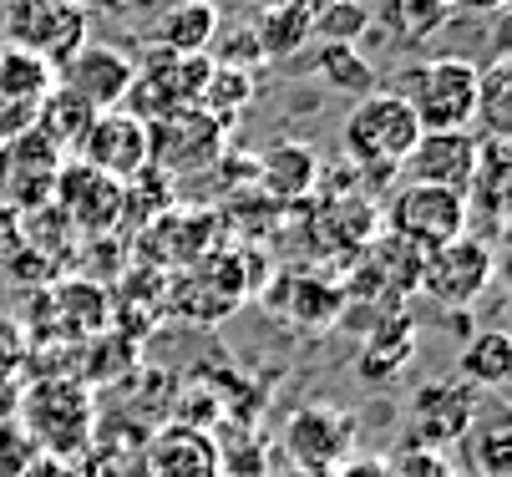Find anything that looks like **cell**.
I'll list each match as a JSON object with an SVG mask.
<instances>
[{"instance_id": "cell-1", "label": "cell", "mask_w": 512, "mask_h": 477, "mask_svg": "<svg viewBox=\"0 0 512 477\" xmlns=\"http://www.w3.org/2000/svg\"><path fill=\"white\" fill-rule=\"evenodd\" d=\"M97 412H92V391L82 381H36L21 396V432L41 457L71 462L82 457L92 442Z\"/></svg>"}, {"instance_id": "cell-2", "label": "cell", "mask_w": 512, "mask_h": 477, "mask_svg": "<svg viewBox=\"0 0 512 477\" xmlns=\"http://www.w3.org/2000/svg\"><path fill=\"white\" fill-rule=\"evenodd\" d=\"M340 138H345L350 163H360L365 173H396L421 138V122L401 92H365L355 97Z\"/></svg>"}, {"instance_id": "cell-3", "label": "cell", "mask_w": 512, "mask_h": 477, "mask_svg": "<svg viewBox=\"0 0 512 477\" xmlns=\"http://www.w3.org/2000/svg\"><path fill=\"white\" fill-rule=\"evenodd\" d=\"M421 132H457L477 117V66L467 56H431L401 82Z\"/></svg>"}, {"instance_id": "cell-4", "label": "cell", "mask_w": 512, "mask_h": 477, "mask_svg": "<svg viewBox=\"0 0 512 477\" xmlns=\"http://www.w3.org/2000/svg\"><path fill=\"white\" fill-rule=\"evenodd\" d=\"M229 148V122L213 117L208 107H183L158 122H148V168L163 178H188L224 158Z\"/></svg>"}, {"instance_id": "cell-5", "label": "cell", "mask_w": 512, "mask_h": 477, "mask_svg": "<svg viewBox=\"0 0 512 477\" xmlns=\"http://www.w3.org/2000/svg\"><path fill=\"white\" fill-rule=\"evenodd\" d=\"M213 61L208 56H173V51H148V61H137L132 87L122 97V112H132L137 122H158L168 112L198 107L203 87H208Z\"/></svg>"}, {"instance_id": "cell-6", "label": "cell", "mask_w": 512, "mask_h": 477, "mask_svg": "<svg viewBox=\"0 0 512 477\" xmlns=\"http://www.w3.org/2000/svg\"><path fill=\"white\" fill-rule=\"evenodd\" d=\"M497 275V254L487 239H452L442 249H426V264H421V295H431V305L442 310H472L482 300V290L492 285Z\"/></svg>"}, {"instance_id": "cell-7", "label": "cell", "mask_w": 512, "mask_h": 477, "mask_svg": "<svg viewBox=\"0 0 512 477\" xmlns=\"http://www.w3.org/2000/svg\"><path fill=\"white\" fill-rule=\"evenodd\" d=\"M51 203L61 209V219L82 234H112L127 214V183L87 168L82 158H66L51 188Z\"/></svg>"}, {"instance_id": "cell-8", "label": "cell", "mask_w": 512, "mask_h": 477, "mask_svg": "<svg viewBox=\"0 0 512 477\" xmlns=\"http://www.w3.org/2000/svg\"><path fill=\"white\" fill-rule=\"evenodd\" d=\"M391 234H401L421 249H442L467 234V198L452 188L406 183L391 203Z\"/></svg>"}, {"instance_id": "cell-9", "label": "cell", "mask_w": 512, "mask_h": 477, "mask_svg": "<svg viewBox=\"0 0 512 477\" xmlns=\"http://www.w3.org/2000/svg\"><path fill=\"white\" fill-rule=\"evenodd\" d=\"M87 168L117 178V183H137L142 173H148V122H137L132 112L112 107V112H97L87 138L77 143V153Z\"/></svg>"}, {"instance_id": "cell-10", "label": "cell", "mask_w": 512, "mask_h": 477, "mask_svg": "<svg viewBox=\"0 0 512 477\" xmlns=\"http://www.w3.org/2000/svg\"><path fill=\"white\" fill-rule=\"evenodd\" d=\"M477 422V391L462 381V376H447V381H431L416 391L411 401V447H426V452H442L452 442L467 437V427Z\"/></svg>"}, {"instance_id": "cell-11", "label": "cell", "mask_w": 512, "mask_h": 477, "mask_svg": "<svg viewBox=\"0 0 512 477\" xmlns=\"http://www.w3.org/2000/svg\"><path fill=\"white\" fill-rule=\"evenodd\" d=\"M132 72H137V61L122 56L117 46H97V41H82L77 51H71L61 61V87L66 92H77L92 112H112L122 107L127 87H132Z\"/></svg>"}, {"instance_id": "cell-12", "label": "cell", "mask_w": 512, "mask_h": 477, "mask_svg": "<svg viewBox=\"0 0 512 477\" xmlns=\"http://www.w3.org/2000/svg\"><path fill=\"white\" fill-rule=\"evenodd\" d=\"M11 36H16V46L61 66L87 41V16L71 6V0H16L11 6Z\"/></svg>"}, {"instance_id": "cell-13", "label": "cell", "mask_w": 512, "mask_h": 477, "mask_svg": "<svg viewBox=\"0 0 512 477\" xmlns=\"http://www.w3.org/2000/svg\"><path fill=\"white\" fill-rule=\"evenodd\" d=\"M477 143H482V138H477L472 127H457V132H421L401 168L411 173V183H431V188L467 193V188H472V173H477Z\"/></svg>"}, {"instance_id": "cell-14", "label": "cell", "mask_w": 512, "mask_h": 477, "mask_svg": "<svg viewBox=\"0 0 512 477\" xmlns=\"http://www.w3.org/2000/svg\"><path fill=\"white\" fill-rule=\"evenodd\" d=\"M350 442H355V417L335 412V406H305L284 427V447L295 457V467L335 472L340 462H350Z\"/></svg>"}, {"instance_id": "cell-15", "label": "cell", "mask_w": 512, "mask_h": 477, "mask_svg": "<svg viewBox=\"0 0 512 477\" xmlns=\"http://www.w3.org/2000/svg\"><path fill=\"white\" fill-rule=\"evenodd\" d=\"M61 163H66V153L51 148L36 127L11 138L6 143V203L11 209H46Z\"/></svg>"}, {"instance_id": "cell-16", "label": "cell", "mask_w": 512, "mask_h": 477, "mask_svg": "<svg viewBox=\"0 0 512 477\" xmlns=\"http://www.w3.org/2000/svg\"><path fill=\"white\" fill-rule=\"evenodd\" d=\"M148 477H224V457L208 432L168 427L148 447Z\"/></svg>"}, {"instance_id": "cell-17", "label": "cell", "mask_w": 512, "mask_h": 477, "mask_svg": "<svg viewBox=\"0 0 512 477\" xmlns=\"http://www.w3.org/2000/svg\"><path fill=\"white\" fill-rule=\"evenodd\" d=\"M218 6L208 0H178L168 6L153 26V46L158 51H173V56H208V46L218 41Z\"/></svg>"}, {"instance_id": "cell-18", "label": "cell", "mask_w": 512, "mask_h": 477, "mask_svg": "<svg viewBox=\"0 0 512 477\" xmlns=\"http://www.w3.org/2000/svg\"><path fill=\"white\" fill-rule=\"evenodd\" d=\"M56 87V66L26 46H0V112L11 107H41V97Z\"/></svg>"}, {"instance_id": "cell-19", "label": "cell", "mask_w": 512, "mask_h": 477, "mask_svg": "<svg viewBox=\"0 0 512 477\" xmlns=\"http://www.w3.org/2000/svg\"><path fill=\"white\" fill-rule=\"evenodd\" d=\"M92 107L77 97V92H66L61 82L41 97V107H36V132H41V138L51 143V148H61V153H77V143L87 138V127H92Z\"/></svg>"}, {"instance_id": "cell-20", "label": "cell", "mask_w": 512, "mask_h": 477, "mask_svg": "<svg viewBox=\"0 0 512 477\" xmlns=\"http://www.w3.org/2000/svg\"><path fill=\"white\" fill-rule=\"evenodd\" d=\"M254 41H259V56L264 61H289V56H300L315 36V21L295 6V0H284V6H264L259 21L249 26Z\"/></svg>"}, {"instance_id": "cell-21", "label": "cell", "mask_w": 512, "mask_h": 477, "mask_svg": "<svg viewBox=\"0 0 512 477\" xmlns=\"http://www.w3.org/2000/svg\"><path fill=\"white\" fill-rule=\"evenodd\" d=\"M477 138H512V61L477 66V117H472Z\"/></svg>"}, {"instance_id": "cell-22", "label": "cell", "mask_w": 512, "mask_h": 477, "mask_svg": "<svg viewBox=\"0 0 512 477\" xmlns=\"http://www.w3.org/2000/svg\"><path fill=\"white\" fill-rule=\"evenodd\" d=\"M320 178V163L310 148L300 143H274L264 158H259V183L274 193V198H305Z\"/></svg>"}, {"instance_id": "cell-23", "label": "cell", "mask_w": 512, "mask_h": 477, "mask_svg": "<svg viewBox=\"0 0 512 477\" xmlns=\"http://www.w3.org/2000/svg\"><path fill=\"white\" fill-rule=\"evenodd\" d=\"M462 381L482 391H502L512 381V335L507 330H477L462 351Z\"/></svg>"}, {"instance_id": "cell-24", "label": "cell", "mask_w": 512, "mask_h": 477, "mask_svg": "<svg viewBox=\"0 0 512 477\" xmlns=\"http://www.w3.org/2000/svg\"><path fill=\"white\" fill-rule=\"evenodd\" d=\"M56 310H61V325L77 335V340L102 335L107 320H112V300H107V290L92 285V280H71V285H61V290H56Z\"/></svg>"}, {"instance_id": "cell-25", "label": "cell", "mask_w": 512, "mask_h": 477, "mask_svg": "<svg viewBox=\"0 0 512 477\" xmlns=\"http://www.w3.org/2000/svg\"><path fill=\"white\" fill-rule=\"evenodd\" d=\"M462 442H467L472 477H507V467H512V427H507V412H492L487 422H472V432H467Z\"/></svg>"}, {"instance_id": "cell-26", "label": "cell", "mask_w": 512, "mask_h": 477, "mask_svg": "<svg viewBox=\"0 0 512 477\" xmlns=\"http://www.w3.org/2000/svg\"><path fill=\"white\" fill-rule=\"evenodd\" d=\"M315 66H320L325 87H335V92H350V97L376 92V66L365 61L355 46H320Z\"/></svg>"}, {"instance_id": "cell-27", "label": "cell", "mask_w": 512, "mask_h": 477, "mask_svg": "<svg viewBox=\"0 0 512 477\" xmlns=\"http://www.w3.org/2000/svg\"><path fill=\"white\" fill-rule=\"evenodd\" d=\"M249 102H254V77L239 72V66H213L208 87L198 97V107H208L213 117H224V122H234V112L249 107Z\"/></svg>"}, {"instance_id": "cell-28", "label": "cell", "mask_w": 512, "mask_h": 477, "mask_svg": "<svg viewBox=\"0 0 512 477\" xmlns=\"http://www.w3.org/2000/svg\"><path fill=\"white\" fill-rule=\"evenodd\" d=\"M365 31H371V11H365L360 0H330V6L315 16L320 46H355Z\"/></svg>"}, {"instance_id": "cell-29", "label": "cell", "mask_w": 512, "mask_h": 477, "mask_svg": "<svg viewBox=\"0 0 512 477\" xmlns=\"http://www.w3.org/2000/svg\"><path fill=\"white\" fill-rule=\"evenodd\" d=\"M447 0H396V16H401V36L406 41H416V36H426V31H436L447 21Z\"/></svg>"}, {"instance_id": "cell-30", "label": "cell", "mask_w": 512, "mask_h": 477, "mask_svg": "<svg viewBox=\"0 0 512 477\" xmlns=\"http://www.w3.org/2000/svg\"><path fill=\"white\" fill-rule=\"evenodd\" d=\"M31 462H36V447L21 432V422H0V477H21Z\"/></svg>"}, {"instance_id": "cell-31", "label": "cell", "mask_w": 512, "mask_h": 477, "mask_svg": "<svg viewBox=\"0 0 512 477\" xmlns=\"http://www.w3.org/2000/svg\"><path fill=\"white\" fill-rule=\"evenodd\" d=\"M208 61H213V66H239V72H249V66H254V61H264V56H259L254 31H249V26H234V31L224 36V51L208 56Z\"/></svg>"}, {"instance_id": "cell-32", "label": "cell", "mask_w": 512, "mask_h": 477, "mask_svg": "<svg viewBox=\"0 0 512 477\" xmlns=\"http://www.w3.org/2000/svg\"><path fill=\"white\" fill-rule=\"evenodd\" d=\"M391 477H452V462L442 452H426V447H406L391 467Z\"/></svg>"}, {"instance_id": "cell-33", "label": "cell", "mask_w": 512, "mask_h": 477, "mask_svg": "<svg viewBox=\"0 0 512 477\" xmlns=\"http://www.w3.org/2000/svg\"><path fill=\"white\" fill-rule=\"evenodd\" d=\"M335 305H340V290H320V285H300L295 290V310L300 320H330L335 315Z\"/></svg>"}, {"instance_id": "cell-34", "label": "cell", "mask_w": 512, "mask_h": 477, "mask_svg": "<svg viewBox=\"0 0 512 477\" xmlns=\"http://www.w3.org/2000/svg\"><path fill=\"white\" fill-rule=\"evenodd\" d=\"M335 477H391V462H381V457H365V462H340V472Z\"/></svg>"}, {"instance_id": "cell-35", "label": "cell", "mask_w": 512, "mask_h": 477, "mask_svg": "<svg viewBox=\"0 0 512 477\" xmlns=\"http://www.w3.org/2000/svg\"><path fill=\"white\" fill-rule=\"evenodd\" d=\"M21 477H82V472L71 467V462H56V457H36Z\"/></svg>"}, {"instance_id": "cell-36", "label": "cell", "mask_w": 512, "mask_h": 477, "mask_svg": "<svg viewBox=\"0 0 512 477\" xmlns=\"http://www.w3.org/2000/svg\"><path fill=\"white\" fill-rule=\"evenodd\" d=\"M452 11H472V16H497L507 0H447Z\"/></svg>"}, {"instance_id": "cell-37", "label": "cell", "mask_w": 512, "mask_h": 477, "mask_svg": "<svg viewBox=\"0 0 512 477\" xmlns=\"http://www.w3.org/2000/svg\"><path fill=\"white\" fill-rule=\"evenodd\" d=\"M289 477H335V472H325V467H295Z\"/></svg>"}, {"instance_id": "cell-38", "label": "cell", "mask_w": 512, "mask_h": 477, "mask_svg": "<svg viewBox=\"0 0 512 477\" xmlns=\"http://www.w3.org/2000/svg\"><path fill=\"white\" fill-rule=\"evenodd\" d=\"M0 198H6V143H0Z\"/></svg>"}, {"instance_id": "cell-39", "label": "cell", "mask_w": 512, "mask_h": 477, "mask_svg": "<svg viewBox=\"0 0 512 477\" xmlns=\"http://www.w3.org/2000/svg\"><path fill=\"white\" fill-rule=\"evenodd\" d=\"M254 6H259V11H264V6H284V0H254Z\"/></svg>"}]
</instances>
